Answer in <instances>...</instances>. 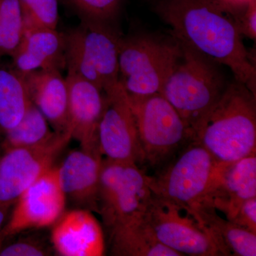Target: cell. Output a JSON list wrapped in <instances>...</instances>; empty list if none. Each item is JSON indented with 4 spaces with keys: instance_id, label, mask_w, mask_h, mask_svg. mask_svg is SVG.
Wrapping results in <instances>:
<instances>
[{
    "instance_id": "obj_6",
    "label": "cell",
    "mask_w": 256,
    "mask_h": 256,
    "mask_svg": "<svg viewBox=\"0 0 256 256\" xmlns=\"http://www.w3.org/2000/svg\"><path fill=\"white\" fill-rule=\"evenodd\" d=\"M180 42L148 34L122 37L119 82L128 95L161 94L165 80L181 54Z\"/></svg>"
},
{
    "instance_id": "obj_28",
    "label": "cell",
    "mask_w": 256,
    "mask_h": 256,
    "mask_svg": "<svg viewBox=\"0 0 256 256\" xmlns=\"http://www.w3.org/2000/svg\"><path fill=\"white\" fill-rule=\"evenodd\" d=\"M234 18L242 36L256 40V0H249L245 9Z\"/></svg>"
},
{
    "instance_id": "obj_11",
    "label": "cell",
    "mask_w": 256,
    "mask_h": 256,
    "mask_svg": "<svg viewBox=\"0 0 256 256\" xmlns=\"http://www.w3.org/2000/svg\"><path fill=\"white\" fill-rule=\"evenodd\" d=\"M66 202L54 166L18 196L0 235L5 240L28 229L52 226L65 212Z\"/></svg>"
},
{
    "instance_id": "obj_29",
    "label": "cell",
    "mask_w": 256,
    "mask_h": 256,
    "mask_svg": "<svg viewBox=\"0 0 256 256\" xmlns=\"http://www.w3.org/2000/svg\"><path fill=\"white\" fill-rule=\"evenodd\" d=\"M224 10L233 15L234 18L240 14L245 9L248 2V0H214Z\"/></svg>"
},
{
    "instance_id": "obj_4",
    "label": "cell",
    "mask_w": 256,
    "mask_h": 256,
    "mask_svg": "<svg viewBox=\"0 0 256 256\" xmlns=\"http://www.w3.org/2000/svg\"><path fill=\"white\" fill-rule=\"evenodd\" d=\"M66 70L106 92L119 82V48L122 36L111 24L82 21L64 34Z\"/></svg>"
},
{
    "instance_id": "obj_22",
    "label": "cell",
    "mask_w": 256,
    "mask_h": 256,
    "mask_svg": "<svg viewBox=\"0 0 256 256\" xmlns=\"http://www.w3.org/2000/svg\"><path fill=\"white\" fill-rule=\"evenodd\" d=\"M55 134L41 111L30 102L20 122L6 133L0 150L3 153L16 148L41 146L48 142Z\"/></svg>"
},
{
    "instance_id": "obj_7",
    "label": "cell",
    "mask_w": 256,
    "mask_h": 256,
    "mask_svg": "<svg viewBox=\"0 0 256 256\" xmlns=\"http://www.w3.org/2000/svg\"><path fill=\"white\" fill-rule=\"evenodd\" d=\"M152 196L150 176L138 164L102 160L98 213L110 232L142 218Z\"/></svg>"
},
{
    "instance_id": "obj_23",
    "label": "cell",
    "mask_w": 256,
    "mask_h": 256,
    "mask_svg": "<svg viewBox=\"0 0 256 256\" xmlns=\"http://www.w3.org/2000/svg\"><path fill=\"white\" fill-rule=\"evenodd\" d=\"M23 33L18 0H0V56H11Z\"/></svg>"
},
{
    "instance_id": "obj_24",
    "label": "cell",
    "mask_w": 256,
    "mask_h": 256,
    "mask_svg": "<svg viewBox=\"0 0 256 256\" xmlns=\"http://www.w3.org/2000/svg\"><path fill=\"white\" fill-rule=\"evenodd\" d=\"M24 32L40 28L56 30L60 0H18Z\"/></svg>"
},
{
    "instance_id": "obj_15",
    "label": "cell",
    "mask_w": 256,
    "mask_h": 256,
    "mask_svg": "<svg viewBox=\"0 0 256 256\" xmlns=\"http://www.w3.org/2000/svg\"><path fill=\"white\" fill-rule=\"evenodd\" d=\"M254 197H256V152L234 162L217 164L204 202L228 218L242 202Z\"/></svg>"
},
{
    "instance_id": "obj_31",
    "label": "cell",
    "mask_w": 256,
    "mask_h": 256,
    "mask_svg": "<svg viewBox=\"0 0 256 256\" xmlns=\"http://www.w3.org/2000/svg\"><path fill=\"white\" fill-rule=\"evenodd\" d=\"M4 238L2 237V236L0 235V248H2V242H4Z\"/></svg>"
},
{
    "instance_id": "obj_17",
    "label": "cell",
    "mask_w": 256,
    "mask_h": 256,
    "mask_svg": "<svg viewBox=\"0 0 256 256\" xmlns=\"http://www.w3.org/2000/svg\"><path fill=\"white\" fill-rule=\"evenodd\" d=\"M22 76L28 98L56 132L68 131V90L66 77L55 69H40Z\"/></svg>"
},
{
    "instance_id": "obj_21",
    "label": "cell",
    "mask_w": 256,
    "mask_h": 256,
    "mask_svg": "<svg viewBox=\"0 0 256 256\" xmlns=\"http://www.w3.org/2000/svg\"><path fill=\"white\" fill-rule=\"evenodd\" d=\"M30 102L22 76L0 63V144L20 122Z\"/></svg>"
},
{
    "instance_id": "obj_26",
    "label": "cell",
    "mask_w": 256,
    "mask_h": 256,
    "mask_svg": "<svg viewBox=\"0 0 256 256\" xmlns=\"http://www.w3.org/2000/svg\"><path fill=\"white\" fill-rule=\"evenodd\" d=\"M50 248L40 238L28 236L0 248V256H50Z\"/></svg>"
},
{
    "instance_id": "obj_1",
    "label": "cell",
    "mask_w": 256,
    "mask_h": 256,
    "mask_svg": "<svg viewBox=\"0 0 256 256\" xmlns=\"http://www.w3.org/2000/svg\"><path fill=\"white\" fill-rule=\"evenodd\" d=\"M156 12L182 44L226 66L256 95V70L233 15L214 0H158Z\"/></svg>"
},
{
    "instance_id": "obj_2",
    "label": "cell",
    "mask_w": 256,
    "mask_h": 256,
    "mask_svg": "<svg viewBox=\"0 0 256 256\" xmlns=\"http://www.w3.org/2000/svg\"><path fill=\"white\" fill-rule=\"evenodd\" d=\"M218 165L256 152V99L245 85L228 84L195 136Z\"/></svg>"
},
{
    "instance_id": "obj_9",
    "label": "cell",
    "mask_w": 256,
    "mask_h": 256,
    "mask_svg": "<svg viewBox=\"0 0 256 256\" xmlns=\"http://www.w3.org/2000/svg\"><path fill=\"white\" fill-rule=\"evenodd\" d=\"M144 218L159 242L181 256H222L193 214L174 202L153 193Z\"/></svg>"
},
{
    "instance_id": "obj_25",
    "label": "cell",
    "mask_w": 256,
    "mask_h": 256,
    "mask_svg": "<svg viewBox=\"0 0 256 256\" xmlns=\"http://www.w3.org/2000/svg\"><path fill=\"white\" fill-rule=\"evenodd\" d=\"M80 21L111 24L119 14L122 0H60Z\"/></svg>"
},
{
    "instance_id": "obj_30",
    "label": "cell",
    "mask_w": 256,
    "mask_h": 256,
    "mask_svg": "<svg viewBox=\"0 0 256 256\" xmlns=\"http://www.w3.org/2000/svg\"><path fill=\"white\" fill-rule=\"evenodd\" d=\"M12 206V204H0V230L4 226L6 218L9 215L10 208Z\"/></svg>"
},
{
    "instance_id": "obj_8",
    "label": "cell",
    "mask_w": 256,
    "mask_h": 256,
    "mask_svg": "<svg viewBox=\"0 0 256 256\" xmlns=\"http://www.w3.org/2000/svg\"><path fill=\"white\" fill-rule=\"evenodd\" d=\"M216 166L210 153L194 140L178 152L160 174L150 176L152 190L190 210L206 200Z\"/></svg>"
},
{
    "instance_id": "obj_16",
    "label": "cell",
    "mask_w": 256,
    "mask_h": 256,
    "mask_svg": "<svg viewBox=\"0 0 256 256\" xmlns=\"http://www.w3.org/2000/svg\"><path fill=\"white\" fill-rule=\"evenodd\" d=\"M100 153L80 148L70 152L56 166L66 197L82 208L98 212V192L102 158Z\"/></svg>"
},
{
    "instance_id": "obj_14",
    "label": "cell",
    "mask_w": 256,
    "mask_h": 256,
    "mask_svg": "<svg viewBox=\"0 0 256 256\" xmlns=\"http://www.w3.org/2000/svg\"><path fill=\"white\" fill-rule=\"evenodd\" d=\"M52 248L62 256H101L105 254L104 232L92 210L64 212L53 226Z\"/></svg>"
},
{
    "instance_id": "obj_3",
    "label": "cell",
    "mask_w": 256,
    "mask_h": 256,
    "mask_svg": "<svg viewBox=\"0 0 256 256\" xmlns=\"http://www.w3.org/2000/svg\"><path fill=\"white\" fill-rule=\"evenodd\" d=\"M180 44L181 54L165 80L161 94L188 124L194 140L227 85L218 64Z\"/></svg>"
},
{
    "instance_id": "obj_10",
    "label": "cell",
    "mask_w": 256,
    "mask_h": 256,
    "mask_svg": "<svg viewBox=\"0 0 256 256\" xmlns=\"http://www.w3.org/2000/svg\"><path fill=\"white\" fill-rule=\"evenodd\" d=\"M70 140V132H56L41 146L3 152L0 158V204L14 205L30 185L54 166L57 156Z\"/></svg>"
},
{
    "instance_id": "obj_5",
    "label": "cell",
    "mask_w": 256,
    "mask_h": 256,
    "mask_svg": "<svg viewBox=\"0 0 256 256\" xmlns=\"http://www.w3.org/2000/svg\"><path fill=\"white\" fill-rule=\"evenodd\" d=\"M128 98L143 162L153 166L164 164L194 140L188 124L162 94L128 95Z\"/></svg>"
},
{
    "instance_id": "obj_12",
    "label": "cell",
    "mask_w": 256,
    "mask_h": 256,
    "mask_svg": "<svg viewBox=\"0 0 256 256\" xmlns=\"http://www.w3.org/2000/svg\"><path fill=\"white\" fill-rule=\"evenodd\" d=\"M104 92L105 107L98 130L101 154L112 161L143 162L137 127L127 92L119 82Z\"/></svg>"
},
{
    "instance_id": "obj_20",
    "label": "cell",
    "mask_w": 256,
    "mask_h": 256,
    "mask_svg": "<svg viewBox=\"0 0 256 256\" xmlns=\"http://www.w3.org/2000/svg\"><path fill=\"white\" fill-rule=\"evenodd\" d=\"M112 255L182 256L159 242L144 216L110 232Z\"/></svg>"
},
{
    "instance_id": "obj_18",
    "label": "cell",
    "mask_w": 256,
    "mask_h": 256,
    "mask_svg": "<svg viewBox=\"0 0 256 256\" xmlns=\"http://www.w3.org/2000/svg\"><path fill=\"white\" fill-rule=\"evenodd\" d=\"M65 37L57 30L24 32L10 56L12 68L20 75L40 69H66Z\"/></svg>"
},
{
    "instance_id": "obj_32",
    "label": "cell",
    "mask_w": 256,
    "mask_h": 256,
    "mask_svg": "<svg viewBox=\"0 0 256 256\" xmlns=\"http://www.w3.org/2000/svg\"><path fill=\"white\" fill-rule=\"evenodd\" d=\"M2 154V151L0 150V158H1Z\"/></svg>"
},
{
    "instance_id": "obj_27",
    "label": "cell",
    "mask_w": 256,
    "mask_h": 256,
    "mask_svg": "<svg viewBox=\"0 0 256 256\" xmlns=\"http://www.w3.org/2000/svg\"><path fill=\"white\" fill-rule=\"evenodd\" d=\"M226 218L242 228L256 234V197L242 202Z\"/></svg>"
},
{
    "instance_id": "obj_13",
    "label": "cell",
    "mask_w": 256,
    "mask_h": 256,
    "mask_svg": "<svg viewBox=\"0 0 256 256\" xmlns=\"http://www.w3.org/2000/svg\"><path fill=\"white\" fill-rule=\"evenodd\" d=\"M66 80L68 90V131L72 138L82 149L101 154L98 130L105 107V92L74 74H67Z\"/></svg>"
},
{
    "instance_id": "obj_33",
    "label": "cell",
    "mask_w": 256,
    "mask_h": 256,
    "mask_svg": "<svg viewBox=\"0 0 256 256\" xmlns=\"http://www.w3.org/2000/svg\"></svg>"
},
{
    "instance_id": "obj_19",
    "label": "cell",
    "mask_w": 256,
    "mask_h": 256,
    "mask_svg": "<svg viewBox=\"0 0 256 256\" xmlns=\"http://www.w3.org/2000/svg\"><path fill=\"white\" fill-rule=\"evenodd\" d=\"M188 210L213 239L220 255L256 256V234L223 218L207 202Z\"/></svg>"
}]
</instances>
